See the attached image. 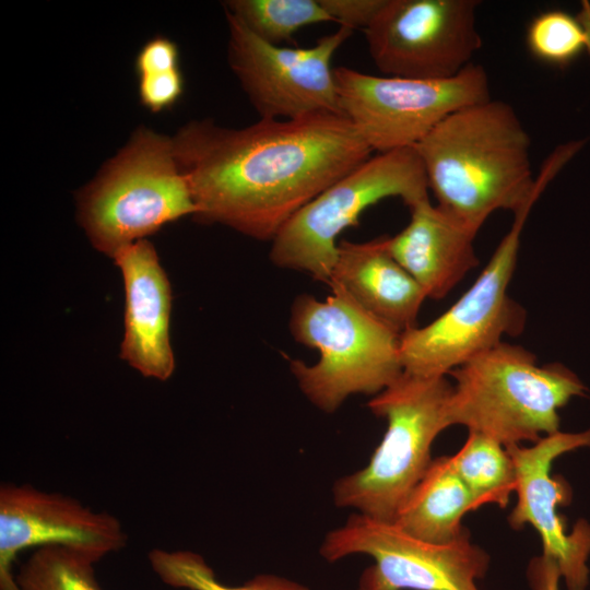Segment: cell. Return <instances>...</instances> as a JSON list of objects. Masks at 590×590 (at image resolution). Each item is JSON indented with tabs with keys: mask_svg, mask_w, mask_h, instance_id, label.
<instances>
[{
	"mask_svg": "<svg viewBox=\"0 0 590 590\" xmlns=\"http://www.w3.org/2000/svg\"><path fill=\"white\" fill-rule=\"evenodd\" d=\"M194 217L272 241L284 224L371 150L341 114L260 119L227 128L193 120L172 138Z\"/></svg>",
	"mask_w": 590,
	"mask_h": 590,
	"instance_id": "1",
	"label": "cell"
},
{
	"mask_svg": "<svg viewBox=\"0 0 590 590\" xmlns=\"http://www.w3.org/2000/svg\"><path fill=\"white\" fill-rule=\"evenodd\" d=\"M585 143L556 146L534 177L528 131L511 105L491 97L451 113L413 148L437 205L477 233L495 211L516 213L540 197Z\"/></svg>",
	"mask_w": 590,
	"mask_h": 590,
	"instance_id": "2",
	"label": "cell"
},
{
	"mask_svg": "<svg viewBox=\"0 0 590 590\" xmlns=\"http://www.w3.org/2000/svg\"><path fill=\"white\" fill-rule=\"evenodd\" d=\"M450 375V426L462 425L505 447L559 432L558 410L586 389L563 364L539 365L533 353L504 341Z\"/></svg>",
	"mask_w": 590,
	"mask_h": 590,
	"instance_id": "3",
	"label": "cell"
},
{
	"mask_svg": "<svg viewBox=\"0 0 590 590\" xmlns=\"http://www.w3.org/2000/svg\"><path fill=\"white\" fill-rule=\"evenodd\" d=\"M330 288L323 302L297 296L290 317L294 340L320 354L314 365L291 361V371L303 394L326 413L353 394H378L403 373L400 334L342 290Z\"/></svg>",
	"mask_w": 590,
	"mask_h": 590,
	"instance_id": "4",
	"label": "cell"
},
{
	"mask_svg": "<svg viewBox=\"0 0 590 590\" xmlns=\"http://www.w3.org/2000/svg\"><path fill=\"white\" fill-rule=\"evenodd\" d=\"M451 392L446 376L403 371L374 396L368 408L387 421L386 433L366 467L334 482V505L393 522L433 461L434 440L450 426Z\"/></svg>",
	"mask_w": 590,
	"mask_h": 590,
	"instance_id": "5",
	"label": "cell"
},
{
	"mask_svg": "<svg viewBox=\"0 0 590 590\" xmlns=\"http://www.w3.org/2000/svg\"><path fill=\"white\" fill-rule=\"evenodd\" d=\"M197 206L172 138L141 128L79 196L80 222L93 246L114 258Z\"/></svg>",
	"mask_w": 590,
	"mask_h": 590,
	"instance_id": "6",
	"label": "cell"
},
{
	"mask_svg": "<svg viewBox=\"0 0 590 590\" xmlns=\"http://www.w3.org/2000/svg\"><path fill=\"white\" fill-rule=\"evenodd\" d=\"M423 164L414 148L377 153L298 210L272 240L270 259L283 269L307 272L329 284L338 236L382 199L398 197L410 208L428 198Z\"/></svg>",
	"mask_w": 590,
	"mask_h": 590,
	"instance_id": "7",
	"label": "cell"
},
{
	"mask_svg": "<svg viewBox=\"0 0 590 590\" xmlns=\"http://www.w3.org/2000/svg\"><path fill=\"white\" fill-rule=\"evenodd\" d=\"M540 197L515 214L473 285L444 314L423 328L400 335L403 371L418 376H446L473 356L523 331L526 311L508 295L516 268L520 237Z\"/></svg>",
	"mask_w": 590,
	"mask_h": 590,
	"instance_id": "8",
	"label": "cell"
},
{
	"mask_svg": "<svg viewBox=\"0 0 590 590\" xmlns=\"http://www.w3.org/2000/svg\"><path fill=\"white\" fill-rule=\"evenodd\" d=\"M340 111L377 153L413 148L451 113L491 98L489 80L471 63L456 76L425 80L334 68Z\"/></svg>",
	"mask_w": 590,
	"mask_h": 590,
	"instance_id": "9",
	"label": "cell"
},
{
	"mask_svg": "<svg viewBox=\"0 0 590 590\" xmlns=\"http://www.w3.org/2000/svg\"><path fill=\"white\" fill-rule=\"evenodd\" d=\"M319 553L329 563L370 556L374 564L363 571L357 590H480L476 581L491 560L469 532L450 543H430L357 512L326 534Z\"/></svg>",
	"mask_w": 590,
	"mask_h": 590,
	"instance_id": "10",
	"label": "cell"
},
{
	"mask_svg": "<svg viewBox=\"0 0 590 590\" xmlns=\"http://www.w3.org/2000/svg\"><path fill=\"white\" fill-rule=\"evenodd\" d=\"M225 15L229 67L261 119L341 114L332 59L353 30L339 26L311 47L288 48L264 42Z\"/></svg>",
	"mask_w": 590,
	"mask_h": 590,
	"instance_id": "11",
	"label": "cell"
},
{
	"mask_svg": "<svg viewBox=\"0 0 590 590\" xmlns=\"http://www.w3.org/2000/svg\"><path fill=\"white\" fill-rule=\"evenodd\" d=\"M477 0H386L364 30L377 69L388 76H456L482 46Z\"/></svg>",
	"mask_w": 590,
	"mask_h": 590,
	"instance_id": "12",
	"label": "cell"
},
{
	"mask_svg": "<svg viewBox=\"0 0 590 590\" xmlns=\"http://www.w3.org/2000/svg\"><path fill=\"white\" fill-rule=\"evenodd\" d=\"M590 447V429L557 432L532 446L506 447L515 474L517 503L508 522L514 529L531 526L542 543V555L552 558L568 590H586L589 583L590 523L580 519L570 531L558 512L571 499V489L562 476L552 475V465L562 455Z\"/></svg>",
	"mask_w": 590,
	"mask_h": 590,
	"instance_id": "13",
	"label": "cell"
},
{
	"mask_svg": "<svg viewBox=\"0 0 590 590\" xmlns=\"http://www.w3.org/2000/svg\"><path fill=\"white\" fill-rule=\"evenodd\" d=\"M127 543L120 521L94 511L78 499L32 485L0 487V590H21L12 567L27 548L62 546L97 563Z\"/></svg>",
	"mask_w": 590,
	"mask_h": 590,
	"instance_id": "14",
	"label": "cell"
},
{
	"mask_svg": "<svg viewBox=\"0 0 590 590\" xmlns=\"http://www.w3.org/2000/svg\"><path fill=\"white\" fill-rule=\"evenodd\" d=\"M125 286L120 357L145 377L168 379L175 368L169 340L172 290L153 245L140 239L113 258Z\"/></svg>",
	"mask_w": 590,
	"mask_h": 590,
	"instance_id": "15",
	"label": "cell"
},
{
	"mask_svg": "<svg viewBox=\"0 0 590 590\" xmlns=\"http://www.w3.org/2000/svg\"><path fill=\"white\" fill-rule=\"evenodd\" d=\"M330 287L347 294L359 307L400 335L416 327L426 297L423 288L393 258L388 236L338 244Z\"/></svg>",
	"mask_w": 590,
	"mask_h": 590,
	"instance_id": "16",
	"label": "cell"
},
{
	"mask_svg": "<svg viewBox=\"0 0 590 590\" xmlns=\"http://www.w3.org/2000/svg\"><path fill=\"white\" fill-rule=\"evenodd\" d=\"M409 209V224L388 237L389 251L427 298H442L479 264L473 245L477 233L434 205L429 198Z\"/></svg>",
	"mask_w": 590,
	"mask_h": 590,
	"instance_id": "17",
	"label": "cell"
},
{
	"mask_svg": "<svg viewBox=\"0 0 590 590\" xmlns=\"http://www.w3.org/2000/svg\"><path fill=\"white\" fill-rule=\"evenodd\" d=\"M477 508L472 494L453 470L450 457L441 456L433 459L393 523L422 541L446 544L468 532L462 518Z\"/></svg>",
	"mask_w": 590,
	"mask_h": 590,
	"instance_id": "18",
	"label": "cell"
},
{
	"mask_svg": "<svg viewBox=\"0 0 590 590\" xmlns=\"http://www.w3.org/2000/svg\"><path fill=\"white\" fill-rule=\"evenodd\" d=\"M450 462L472 494L477 507L504 508L516 488L514 462L505 446L477 433L469 436Z\"/></svg>",
	"mask_w": 590,
	"mask_h": 590,
	"instance_id": "19",
	"label": "cell"
},
{
	"mask_svg": "<svg viewBox=\"0 0 590 590\" xmlns=\"http://www.w3.org/2000/svg\"><path fill=\"white\" fill-rule=\"evenodd\" d=\"M577 15L563 10L536 14L526 32V45L536 60L565 68L583 51L590 55V3L581 2Z\"/></svg>",
	"mask_w": 590,
	"mask_h": 590,
	"instance_id": "20",
	"label": "cell"
},
{
	"mask_svg": "<svg viewBox=\"0 0 590 590\" xmlns=\"http://www.w3.org/2000/svg\"><path fill=\"white\" fill-rule=\"evenodd\" d=\"M153 571L167 586L187 590H310L305 585L276 575H257L246 583H222L198 553L187 550L154 548L149 553Z\"/></svg>",
	"mask_w": 590,
	"mask_h": 590,
	"instance_id": "21",
	"label": "cell"
},
{
	"mask_svg": "<svg viewBox=\"0 0 590 590\" xmlns=\"http://www.w3.org/2000/svg\"><path fill=\"white\" fill-rule=\"evenodd\" d=\"M225 9L273 45L291 40L306 25L332 22L319 0H232Z\"/></svg>",
	"mask_w": 590,
	"mask_h": 590,
	"instance_id": "22",
	"label": "cell"
},
{
	"mask_svg": "<svg viewBox=\"0 0 590 590\" xmlns=\"http://www.w3.org/2000/svg\"><path fill=\"white\" fill-rule=\"evenodd\" d=\"M90 557L62 546L36 548L20 567L21 590H102Z\"/></svg>",
	"mask_w": 590,
	"mask_h": 590,
	"instance_id": "23",
	"label": "cell"
},
{
	"mask_svg": "<svg viewBox=\"0 0 590 590\" xmlns=\"http://www.w3.org/2000/svg\"><path fill=\"white\" fill-rule=\"evenodd\" d=\"M184 92V78L180 69L139 76L141 103L151 111L158 113L170 108Z\"/></svg>",
	"mask_w": 590,
	"mask_h": 590,
	"instance_id": "24",
	"label": "cell"
},
{
	"mask_svg": "<svg viewBox=\"0 0 590 590\" xmlns=\"http://www.w3.org/2000/svg\"><path fill=\"white\" fill-rule=\"evenodd\" d=\"M323 10L332 19V22L339 23L351 30H365L386 0H319Z\"/></svg>",
	"mask_w": 590,
	"mask_h": 590,
	"instance_id": "25",
	"label": "cell"
},
{
	"mask_svg": "<svg viewBox=\"0 0 590 590\" xmlns=\"http://www.w3.org/2000/svg\"><path fill=\"white\" fill-rule=\"evenodd\" d=\"M179 69V50L177 45L166 37L149 40L135 58L138 76L169 72Z\"/></svg>",
	"mask_w": 590,
	"mask_h": 590,
	"instance_id": "26",
	"label": "cell"
},
{
	"mask_svg": "<svg viewBox=\"0 0 590 590\" xmlns=\"http://www.w3.org/2000/svg\"><path fill=\"white\" fill-rule=\"evenodd\" d=\"M527 579L531 590H559L562 576L556 563L541 554L531 558Z\"/></svg>",
	"mask_w": 590,
	"mask_h": 590,
	"instance_id": "27",
	"label": "cell"
}]
</instances>
